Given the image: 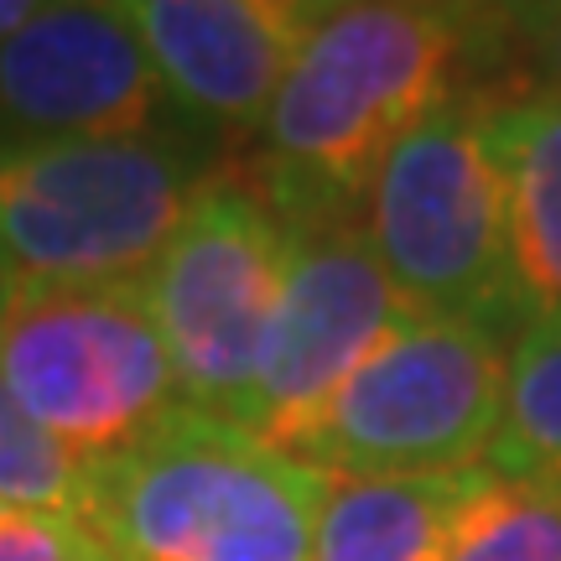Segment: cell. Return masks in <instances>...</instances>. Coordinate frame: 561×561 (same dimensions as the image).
I'll use <instances>...</instances> for the list:
<instances>
[{"label":"cell","instance_id":"obj_8","mask_svg":"<svg viewBox=\"0 0 561 561\" xmlns=\"http://www.w3.org/2000/svg\"><path fill=\"white\" fill-rule=\"evenodd\" d=\"M280 219L291 255L244 432L291 453L301 432L359 375V364L416 312L385 276L359 208H280Z\"/></svg>","mask_w":561,"mask_h":561},{"label":"cell","instance_id":"obj_2","mask_svg":"<svg viewBox=\"0 0 561 561\" xmlns=\"http://www.w3.org/2000/svg\"><path fill=\"white\" fill-rule=\"evenodd\" d=\"M328 473L255 432L178 405L89 462L79 520L115 561H312Z\"/></svg>","mask_w":561,"mask_h":561},{"label":"cell","instance_id":"obj_16","mask_svg":"<svg viewBox=\"0 0 561 561\" xmlns=\"http://www.w3.org/2000/svg\"><path fill=\"white\" fill-rule=\"evenodd\" d=\"M0 561H115V551L73 515L0 510Z\"/></svg>","mask_w":561,"mask_h":561},{"label":"cell","instance_id":"obj_4","mask_svg":"<svg viewBox=\"0 0 561 561\" xmlns=\"http://www.w3.org/2000/svg\"><path fill=\"white\" fill-rule=\"evenodd\" d=\"M359 219L416 318L473 322L504 339L520 333L510 208L483 89L432 110L380 161Z\"/></svg>","mask_w":561,"mask_h":561},{"label":"cell","instance_id":"obj_18","mask_svg":"<svg viewBox=\"0 0 561 561\" xmlns=\"http://www.w3.org/2000/svg\"><path fill=\"white\" fill-rule=\"evenodd\" d=\"M42 5H26V0H0V42H11L26 26V21L37 16Z\"/></svg>","mask_w":561,"mask_h":561},{"label":"cell","instance_id":"obj_7","mask_svg":"<svg viewBox=\"0 0 561 561\" xmlns=\"http://www.w3.org/2000/svg\"><path fill=\"white\" fill-rule=\"evenodd\" d=\"M510 339L447 318H411L385 339L291 458L318 473H453L483 468L500 432Z\"/></svg>","mask_w":561,"mask_h":561},{"label":"cell","instance_id":"obj_13","mask_svg":"<svg viewBox=\"0 0 561 561\" xmlns=\"http://www.w3.org/2000/svg\"><path fill=\"white\" fill-rule=\"evenodd\" d=\"M483 468L561 500V318L520 322L510 339L504 411Z\"/></svg>","mask_w":561,"mask_h":561},{"label":"cell","instance_id":"obj_11","mask_svg":"<svg viewBox=\"0 0 561 561\" xmlns=\"http://www.w3.org/2000/svg\"><path fill=\"white\" fill-rule=\"evenodd\" d=\"M489 146L504 178L520 322L561 318V100L541 83L494 89Z\"/></svg>","mask_w":561,"mask_h":561},{"label":"cell","instance_id":"obj_3","mask_svg":"<svg viewBox=\"0 0 561 561\" xmlns=\"http://www.w3.org/2000/svg\"><path fill=\"white\" fill-rule=\"evenodd\" d=\"M214 172V136L182 121L0 151V276L5 286L140 280Z\"/></svg>","mask_w":561,"mask_h":561},{"label":"cell","instance_id":"obj_10","mask_svg":"<svg viewBox=\"0 0 561 561\" xmlns=\"http://www.w3.org/2000/svg\"><path fill=\"white\" fill-rule=\"evenodd\" d=\"M167 100L193 130H255L328 5L301 0H136L125 5Z\"/></svg>","mask_w":561,"mask_h":561},{"label":"cell","instance_id":"obj_9","mask_svg":"<svg viewBox=\"0 0 561 561\" xmlns=\"http://www.w3.org/2000/svg\"><path fill=\"white\" fill-rule=\"evenodd\" d=\"M167 89L125 5H42L0 42V151L157 130Z\"/></svg>","mask_w":561,"mask_h":561},{"label":"cell","instance_id":"obj_14","mask_svg":"<svg viewBox=\"0 0 561 561\" xmlns=\"http://www.w3.org/2000/svg\"><path fill=\"white\" fill-rule=\"evenodd\" d=\"M89 462L62 447L0 380V510L83 515Z\"/></svg>","mask_w":561,"mask_h":561},{"label":"cell","instance_id":"obj_6","mask_svg":"<svg viewBox=\"0 0 561 561\" xmlns=\"http://www.w3.org/2000/svg\"><path fill=\"white\" fill-rule=\"evenodd\" d=\"M0 380L83 462L115 458L187 405L140 280L11 286Z\"/></svg>","mask_w":561,"mask_h":561},{"label":"cell","instance_id":"obj_12","mask_svg":"<svg viewBox=\"0 0 561 561\" xmlns=\"http://www.w3.org/2000/svg\"><path fill=\"white\" fill-rule=\"evenodd\" d=\"M489 468L453 473H328L312 561H447Z\"/></svg>","mask_w":561,"mask_h":561},{"label":"cell","instance_id":"obj_17","mask_svg":"<svg viewBox=\"0 0 561 561\" xmlns=\"http://www.w3.org/2000/svg\"><path fill=\"white\" fill-rule=\"evenodd\" d=\"M504 26L525 37V53L541 73V89L561 100V5H536V11H510Z\"/></svg>","mask_w":561,"mask_h":561},{"label":"cell","instance_id":"obj_5","mask_svg":"<svg viewBox=\"0 0 561 561\" xmlns=\"http://www.w3.org/2000/svg\"><path fill=\"white\" fill-rule=\"evenodd\" d=\"M291 234L255 172L219 167L140 276L182 401L244 426L271 318L286 280Z\"/></svg>","mask_w":561,"mask_h":561},{"label":"cell","instance_id":"obj_1","mask_svg":"<svg viewBox=\"0 0 561 561\" xmlns=\"http://www.w3.org/2000/svg\"><path fill=\"white\" fill-rule=\"evenodd\" d=\"M504 21L453 5H328L261 125L250 167L276 208H364L380 161L462 89Z\"/></svg>","mask_w":561,"mask_h":561},{"label":"cell","instance_id":"obj_19","mask_svg":"<svg viewBox=\"0 0 561 561\" xmlns=\"http://www.w3.org/2000/svg\"><path fill=\"white\" fill-rule=\"evenodd\" d=\"M5 291H11V286H5V276H0V301H5Z\"/></svg>","mask_w":561,"mask_h":561},{"label":"cell","instance_id":"obj_15","mask_svg":"<svg viewBox=\"0 0 561 561\" xmlns=\"http://www.w3.org/2000/svg\"><path fill=\"white\" fill-rule=\"evenodd\" d=\"M447 561H561V500L525 483L489 479L462 515Z\"/></svg>","mask_w":561,"mask_h":561}]
</instances>
